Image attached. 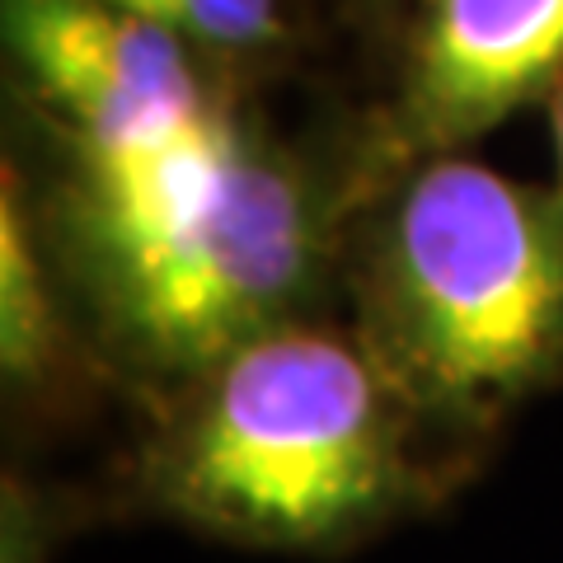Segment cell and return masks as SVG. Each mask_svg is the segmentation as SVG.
<instances>
[{
	"instance_id": "6da1fadb",
	"label": "cell",
	"mask_w": 563,
	"mask_h": 563,
	"mask_svg": "<svg viewBox=\"0 0 563 563\" xmlns=\"http://www.w3.org/2000/svg\"><path fill=\"white\" fill-rule=\"evenodd\" d=\"M52 174V263L99 339L179 390L240 343L306 320L339 250L343 198L235 103L146 146H57Z\"/></svg>"
},
{
	"instance_id": "7a4b0ae2",
	"label": "cell",
	"mask_w": 563,
	"mask_h": 563,
	"mask_svg": "<svg viewBox=\"0 0 563 563\" xmlns=\"http://www.w3.org/2000/svg\"><path fill=\"white\" fill-rule=\"evenodd\" d=\"M418 428L357 333L296 320L184 385L146 446L141 493L202 536L329 554L422 493Z\"/></svg>"
},
{
	"instance_id": "3957f363",
	"label": "cell",
	"mask_w": 563,
	"mask_h": 563,
	"mask_svg": "<svg viewBox=\"0 0 563 563\" xmlns=\"http://www.w3.org/2000/svg\"><path fill=\"white\" fill-rule=\"evenodd\" d=\"M357 339L418 422L484 428L563 372V192L470 155L395 174Z\"/></svg>"
},
{
	"instance_id": "277c9868",
	"label": "cell",
	"mask_w": 563,
	"mask_h": 563,
	"mask_svg": "<svg viewBox=\"0 0 563 563\" xmlns=\"http://www.w3.org/2000/svg\"><path fill=\"white\" fill-rule=\"evenodd\" d=\"M0 33L52 146H146L231 103L211 62L109 0H0Z\"/></svg>"
},
{
	"instance_id": "5b68a950",
	"label": "cell",
	"mask_w": 563,
	"mask_h": 563,
	"mask_svg": "<svg viewBox=\"0 0 563 563\" xmlns=\"http://www.w3.org/2000/svg\"><path fill=\"white\" fill-rule=\"evenodd\" d=\"M563 76V0H422L380 169L461 155Z\"/></svg>"
},
{
	"instance_id": "8992f818",
	"label": "cell",
	"mask_w": 563,
	"mask_h": 563,
	"mask_svg": "<svg viewBox=\"0 0 563 563\" xmlns=\"http://www.w3.org/2000/svg\"><path fill=\"white\" fill-rule=\"evenodd\" d=\"M47 235L20 169L0 179V372L10 385H33L57 357V291L47 268Z\"/></svg>"
},
{
	"instance_id": "52a82bcc",
	"label": "cell",
	"mask_w": 563,
	"mask_h": 563,
	"mask_svg": "<svg viewBox=\"0 0 563 563\" xmlns=\"http://www.w3.org/2000/svg\"><path fill=\"white\" fill-rule=\"evenodd\" d=\"M141 24L169 33L202 62H244L287 43L282 0H109Z\"/></svg>"
},
{
	"instance_id": "ba28073f",
	"label": "cell",
	"mask_w": 563,
	"mask_h": 563,
	"mask_svg": "<svg viewBox=\"0 0 563 563\" xmlns=\"http://www.w3.org/2000/svg\"><path fill=\"white\" fill-rule=\"evenodd\" d=\"M47 507L33 503V493L10 479L5 488V563H43L52 550Z\"/></svg>"
},
{
	"instance_id": "9c48e42d",
	"label": "cell",
	"mask_w": 563,
	"mask_h": 563,
	"mask_svg": "<svg viewBox=\"0 0 563 563\" xmlns=\"http://www.w3.org/2000/svg\"><path fill=\"white\" fill-rule=\"evenodd\" d=\"M550 128H554V169H559V192H563V76L554 80L550 90Z\"/></svg>"
}]
</instances>
